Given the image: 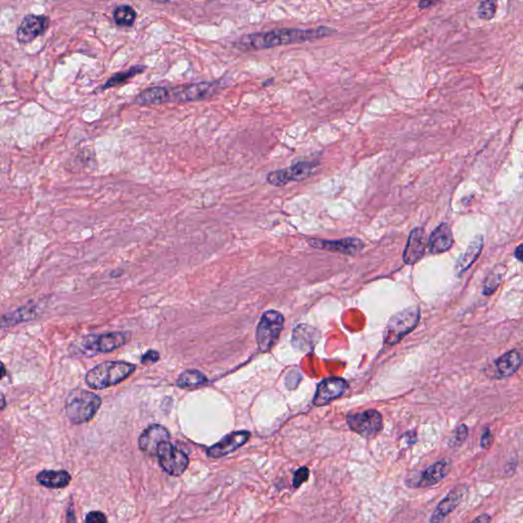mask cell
Listing matches in <instances>:
<instances>
[{
	"mask_svg": "<svg viewBox=\"0 0 523 523\" xmlns=\"http://www.w3.org/2000/svg\"><path fill=\"white\" fill-rule=\"evenodd\" d=\"M167 440H170L168 429L160 425H153L147 427L139 436L138 446L142 452L151 456H156L158 447Z\"/></svg>",
	"mask_w": 523,
	"mask_h": 523,
	"instance_id": "obj_15",
	"label": "cell"
},
{
	"mask_svg": "<svg viewBox=\"0 0 523 523\" xmlns=\"http://www.w3.org/2000/svg\"><path fill=\"white\" fill-rule=\"evenodd\" d=\"M156 456L159 460L160 466L167 473L172 476H180L189 467V458L183 451L179 450L169 440L162 442L158 447Z\"/></svg>",
	"mask_w": 523,
	"mask_h": 523,
	"instance_id": "obj_6",
	"label": "cell"
},
{
	"mask_svg": "<svg viewBox=\"0 0 523 523\" xmlns=\"http://www.w3.org/2000/svg\"><path fill=\"white\" fill-rule=\"evenodd\" d=\"M505 272V265H497V267L493 268V271L489 274L488 277L486 278V281H484V295H493L499 288L502 281H503L504 273Z\"/></svg>",
	"mask_w": 523,
	"mask_h": 523,
	"instance_id": "obj_27",
	"label": "cell"
},
{
	"mask_svg": "<svg viewBox=\"0 0 523 523\" xmlns=\"http://www.w3.org/2000/svg\"><path fill=\"white\" fill-rule=\"evenodd\" d=\"M497 10V2L495 0H484L478 6V17L482 20H491Z\"/></svg>",
	"mask_w": 523,
	"mask_h": 523,
	"instance_id": "obj_30",
	"label": "cell"
},
{
	"mask_svg": "<svg viewBox=\"0 0 523 523\" xmlns=\"http://www.w3.org/2000/svg\"><path fill=\"white\" fill-rule=\"evenodd\" d=\"M335 32L330 27L320 26L317 28L297 29L282 28L263 31L244 35L239 43L248 50H261L290 44L303 43L311 40L321 39Z\"/></svg>",
	"mask_w": 523,
	"mask_h": 523,
	"instance_id": "obj_1",
	"label": "cell"
},
{
	"mask_svg": "<svg viewBox=\"0 0 523 523\" xmlns=\"http://www.w3.org/2000/svg\"><path fill=\"white\" fill-rule=\"evenodd\" d=\"M348 383L345 379L339 377H331L324 379L319 383L316 392L313 403L316 406H324L331 401L339 398L343 392L347 391Z\"/></svg>",
	"mask_w": 523,
	"mask_h": 523,
	"instance_id": "obj_16",
	"label": "cell"
},
{
	"mask_svg": "<svg viewBox=\"0 0 523 523\" xmlns=\"http://www.w3.org/2000/svg\"><path fill=\"white\" fill-rule=\"evenodd\" d=\"M135 368L134 364L123 361L103 362L88 371L85 381L90 389L101 391L125 381Z\"/></svg>",
	"mask_w": 523,
	"mask_h": 523,
	"instance_id": "obj_2",
	"label": "cell"
},
{
	"mask_svg": "<svg viewBox=\"0 0 523 523\" xmlns=\"http://www.w3.org/2000/svg\"><path fill=\"white\" fill-rule=\"evenodd\" d=\"M428 242L426 240L425 230L416 227L410 232L404 253L403 261L407 265H415L425 257Z\"/></svg>",
	"mask_w": 523,
	"mask_h": 523,
	"instance_id": "obj_13",
	"label": "cell"
},
{
	"mask_svg": "<svg viewBox=\"0 0 523 523\" xmlns=\"http://www.w3.org/2000/svg\"><path fill=\"white\" fill-rule=\"evenodd\" d=\"M100 406L101 400L98 394L76 389L65 398V414L73 425H83L94 418Z\"/></svg>",
	"mask_w": 523,
	"mask_h": 523,
	"instance_id": "obj_3",
	"label": "cell"
},
{
	"mask_svg": "<svg viewBox=\"0 0 523 523\" xmlns=\"http://www.w3.org/2000/svg\"><path fill=\"white\" fill-rule=\"evenodd\" d=\"M4 405H6V400H4V396L3 394H2V406H1L2 410H3L4 409Z\"/></svg>",
	"mask_w": 523,
	"mask_h": 523,
	"instance_id": "obj_39",
	"label": "cell"
},
{
	"mask_svg": "<svg viewBox=\"0 0 523 523\" xmlns=\"http://www.w3.org/2000/svg\"><path fill=\"white\" fill-rule=\"evenodd\" d=\"M310 471L307 467H301L295 471L292 484L295 488H299L303 482H307L309 478Z\"/></svg>",
	"mask_w": 523,
	"mask_h": 523,
	"instance_id": "obj_32",
	"label": "cell"
},
{
	"mask_svg": "<svg viewBox=\"0 0 523 523\" xmlns=\"http://www.w3.org/2000/svg\"><path fill=\"white\" fill-rule=\"evenodd\" d=\"M159 359V352L151 350V351L147 352V353L141 357V363H142L143 365H151L153 364V363L158 362V360Z\"/></svg>",
	"mask_w": 523,
	"mask_h": 523,
	"instance_id": "obj_34",
	"label": "cell"
},
{
	"mask_svg": "<svg viewBox=\"0 0 523 523\" xmlns=\"http://www.w3.org/2000/svg\"><path fill=\"white\" fill-rule=\"evenodd\" d=\"M36 480L45 488L58 490L69 486L71 476L65 470H43L37 474Z\"/></svg>",
	"mask_w": 523,
	"mask_h": 523,
	"instance_id": "obj_22",
	"label": "cell"
},
{
	"mask_svg": "<svg viewBox=\"0 0 523 523\" xmlns=\"http://www.w3.org/2000/svg\"><path fill=\"white\" fill-rule=\"evenodd\" d=\"M284 325V317L275 310L266 311L257 326L256 339L259 350L268 352L277 341Z\"/></svg>",
	"mask_w": 523,
	"mask_h": 523,
	"instance_id": "obj_5",
	"label": "cell"
},
{
	"mask_svg": "<svg viewBox=\"0 0 523 523\" xmlns=\"http://www.w3.org/2000/svg\"><path fill=\"white\" fill-rule=\"evenodd\" d=\"M208 381V378L204 373L196 370V369H191V370L184 371L179 375L178 379H177V385L181 389H186V387H200V385H206Z\"/></svg>",
	"mask_w": 523,
	"mask_h": 523,
	"instance_id": "obj_25",
	"label": "cell"
},
{
	"mask_svg": "<svg viewBox=\"0 0 523 523\" xmlns=\"http://www.w3.org/2000/svg\"><path fill=\"white\" fill-rule=\"evenodd\" d=\"M35 307L31 306V307L21 308V309L17 310L16 312L12 314H8V316H3L2 318V325L6 326L8 323H18L20 321H24V320H28V318L34 317L35 314Z\"/></svg>",
	"mask_w": 523,
	"mask_h": 523,
	"instance_id": "obj_29",
	"label": "cell"
},
{
	"mask_svg": "<svg viewBox=\"0 0 523 523\" xmlns=\"http://www.w3.org/2000/svg\"><path fill=\"white\" fill-rule=\"evenodd\" d=\"M493 436L490 428L487 427L482 432V438H480V447L484 450H489L493 446Z\"/></svg>",
	"mask_w": 523,
	"mask_h": 523,
	"instance_id": "obj_33",
	"label": "cell"
},
{
	"mask_svg": "<svg viewBox=\"0 0 523 523\" xmlns=\"http://www.w3.org/2000/svg\"><path fill=\"white\" fill-rule=\"evenodd\" d=\"M468 436V427L465 425H461L455 430L454 436L451 440V447H460L464 444Z\"/></svg>",
	"mask_w": 523,
	"mask_h": 523,
	"instance_id": "obj_31",
	"label": "cell"
},
{
	"mask_svg": "<svg viewBox=\"0 0 523 523\" xmlns=\"http://www.w3.org/2000/svg\"><path fill=\"white\" fill-rule=\"evenodd\" d=\"M347 421L353 431L364 438H372L383 429V417L375 410L349 415Z\"/></svg>",
	"mask_w": 523,
	"mask_h": 523,
	"instance_id": "obj_8",
	"label": "cell"
},
{
	"mask_svg": "<svg viewBox=\"0 0 523 523\" xmlns=\"http://www.w3.org/2000/svg\"><path fill=\"white\" fill-rule=\"evenodd\" d=\"M451 470V462L449 460H442L436 462L434 465L428 467L427 469L421 474L417 487L418 488H429L442 482Z\"/></svg>",
	"mask_w": 523,
	"mask_h": 523,
	"instance_id": "obj_20",
	"label": "cell"
},
{
	"mask_svg": "<svg viewBox=\"0 0 523 523\" xmlns=\"http://www.w3.org/2000/svg\"><path fill=\"white\" fill-rule=\"evenodd\" d=\"M440 1V0H420V2H419V8H431V6H436L438 2Z\"/></svg>",
	"mask_w": 523,
	"mask_h": 523,
	"instance_id": "obj_36",
	"label": "cell"
},
{
	"mask_svg": "<svg viewBox=\"0 0 523 523\" xmlns=\"http://www.w3.org/2000/svg\"><path fill=\"white\" fill-rule=\"evenodd\" d=\"M127 337L124 332H109L101 335H90L84 337L81 345L89 355L94 353H109L125 345Z\"/></svg>",
	"mask_w": 523,
	"mask_h": 523,
	"instance_id": "obj_9",
	"label": "cell"
},
{
	"mask_svg": "<svg viewBox=\"0 0 523 523\" xmlns=\"http://www.w3.org/2000/svg\"><path fill=\"white\" fill-rule=\"evenodd\" d=\"M320 339V332L307 324H299L292 333V345L301 352H310Z\"/></svg>",
	"mask_w": 523,
	"mask_h": 523,
	"instance_id": "obj_19",
	"label": "cell"
},
{
	"mask_svg": "<svg viewBox=\"0 0 523 523\" xmlns=\"http://www.w3.org/2000/svg\"><path fill=\"white\" fill-rule=\"evenodd\" d=\"M464 493H465V490H460L458 487L454 490L451 491L434 510L431 518H430V522H442L445 518L448 517L449 514L452 513L459 505Z\"/></svg>",
	"mask_w": 523,
	"mask_h": 523,
	"instance_id": "obj_21",
	"label": "cell"
},
{
	"mask_svg": "<svg viewBox=\"0 0 523 523\" xmlns=\"http://www.w3.org/2000/svg\"><path fill=\"white\" fill-rule=\"evenodd\" d=\"M50 26V19L46 16L29 14L25 17L17 30V38L21 43H30L39 37Z\"/></svg>",
	"mask_w": 523,
	"mask_h": 523,
	"instance_id": "obj_12",
	"label": "cell"
},
{
	"mask_svg": "<svg viewBox=\"0 0 523 523\" xmlns=\"http://www.w3.org/2000/svg\"><path fill=\"white\" fill-rule=\"evenodd\" d=\"M219 89L217 82H202L183 87L175 88L171 92L172 100L198 101L214 96Z\"/></svg>",
	"mask_w": 523,
	"mask_h": 523,
	"instance_id": "obj_11",
	"label": "cell"
},
{
	"mask_svg": "<svg viewBox=\"0 0 523 523\" xmlns=\"http://www.w3.org/2000/svg\"><path fill=\"white\" fill-rule=\"evenodd\" d=\"M522 356L517 350H511L495 360L493 364L495 378L502 379L512 376L522 365Z\"/></svg>",
	"mask_w": 523,
	"mask_h": 523,
	"instance_id": "obj_17",
	"label": "cell"
},
{
	"mask_svg": "<svg viewBox=\"0 0 523 523\" xmlns=\"http://www.w3.org/2000/svg\"><path fill=\"white\" fill-rule=\"evenodd\" d=\"M145 67H143V65H135V67H131V69L127 70V71L120 72V73L115 74L113 77L109 78V79L105 82V85H103L100 89L105 90L109 89V88L121 85V84L125 83V82H127L128 80H130L131 78L134 77V76L138 75V74L145 72Z\"/></svg>",
	"mask_w": 523,
	"mask_h": 523,
	"instance_id": "obj_26",
	"label": "cell"
},
{
	"mask_svg": "<svg viewBox=\"0 0 523 523\" xmlns=\"http://www.w3.org/2000/svg\"><path fill=\"white\" fill-rule=\"evenodd\" d=\"M420 319V309L418 307H410L394 316L387 322L385 330V343L389 345L398 343L403 337L414 330Z\"/></svg>",
	"mask_w": 523,
	"mask_h": 523,
	"instance_id": "obj_4",
	"label": "cell"
},
{
	"mask_svg": "<svg viewBox=\"0 0 523 523\" xmlns=\"http://www.w3.org/2000/svg\"><path fill=\"white\" fill-rule=\"evenodd\" d=\"M172 101L171 92L166 87L156 86V87L147 88L143 90L136 98V103L139 105H157L162 103Z\"/></svg>",
	"mask_w": 523,
	"mask_h": 523,
	"instance_id": "obj_24",
	"label": "cell"
},
{
	"mask_svg": "<svg viewBox=\"0 0 523 523\" xmlns=\"http://www.w3.org/2000/svg\"><path fill=\"white\" fill-rule=\"evenodd\" d=\"M250 436V432L246 431V430L231 432V434L225 436L222 440H219L217 444L210 447L206 455L213 459L227 456L230 453L234 452L240 447L244 446L248 442Z\"/></svg>",
	"mask_w": 523,
	"mask_h": 523,
	"instance_id": "obj_14",
	"label": "cell"
},
{
	"mask_svg": "<svg viewBox=\"0 0 523 523\" xmlns=\"http://www.w3.org/2000/svg\"><path fill=\"white\" fill-rule=\"evenodd\" d=\"M482 248H484V237L482 235H478L472 239L468 246L466 252L460 257L459 261L456 264L457 273L461 275L464 272L467 271L476 261L480 258L482 254Z\"/></svg>",
	"mask_w": 523,
	"mask_h": 523,
	"instance_id": "obj_23",
	"label": "cell"
},
{
	"mask_svg": "<svg viewBox=\"0 0 523 523\" xmlns=\"http://www.w3.org/2000/svg\"><path fill=\"white\" fill-rule=\"evenodd\" d=\"M317 166V162H299L282 170L272 171L267 175V181L273 186H286L288 183L309 178Z\"/></svg>",
	"mask_w": 523,
	"mask_h": 523,
	"instance_id": "obj_7",
	"label": "cell"
},
{
	"mask_svg": "<svg viewBox=\"0 0 523 523\" xmlns=\"http://www.w3.org/2000/svg\"><path fill=\"white\" fill-rule=\"evenodd\" d=\"M310 246L326 252L339 253L347 256H356L364 248L365 244L362 240L356 237L341 238L337 240L320 239V238H310L308 239Z\"/></svg>",
	"mask_w": 523,
	"mask_h": 523,
	"instance_id": "obj_10",
	"label": "cell"
},
{
	"mask_svg": "<svg viewBox=\"0 0 523 523\" xmlns=\"http://www.w3.org/2000/svg\"><path fill=\"white\" fill-rule=\"evenodd\" d=\"M514 256H515V258L517 259L518 261L523 263V244H520V246L515 248Z\"/></svg>",
	"mask_w": 523,
	"mask_h": 523,
	"instance_id": "obj_37",
	"label": "cell"
},
{
	"mask_svg": "<svg viewBox=\"0 0 523 523\" xmlns=\"http://www.w3.org/2000/svg\"><path fill=\"white\" fill-rule=\"evenodd\" d=\"M85 522H107V516H105V514L101 513V512L94 511V512H90V513H88L87 515H86Z\"/></svg>",
	"mask_w": 523,
	"mask_h": 523,
	"instance_id": "obj_35",
	"label": "cell"
},
{
	"mask_svg": "<svg viewBox=\"0 0 523 523\" xmlns=\"http://www.w3.org/2000/svg\"><path fill=\"white\" fill-rule=\"evenodd\" d=\"M136 18V12L132 6H120L114 10V20L118 26L131 27Z\"/></svg>",
	"mask_w": 523,
	"mask_h": 523,
	"instance_id": "obj_28",
	"label": "cell"
},
{
	"mask_svg": "<svg viewBox=\"0 0 523 523\" xmlns=\"http://www.w3.org/2000/svg\"><path fill=\"white\" fill-rule=\"evenodd\" d=\"M474 522H491V517L488 514H482V515L478 516V517L474 518Z\"/></svg>",
	"mask_w": 523,
	"mask_h": 523,
	"instance_id": "obj_38",
	"label": "cell"
},
{
	"mask_svg": "<svg viewBox=\"0 0 523 523\" xmlns=\"http://www.w3.org/2000/svg\"><path fill=\"white\" fill-rule=\"evenodd\" d=\"M454 244L452 228L448 223L438 225L430 234L428 239V250L430 254L438 255L448 252Z\"/></svg>",
	"mask_w": 523,
	"mask_h": 523,
	"instance_id": "obj_18",
	"label": "cell"
}]
</instances>
